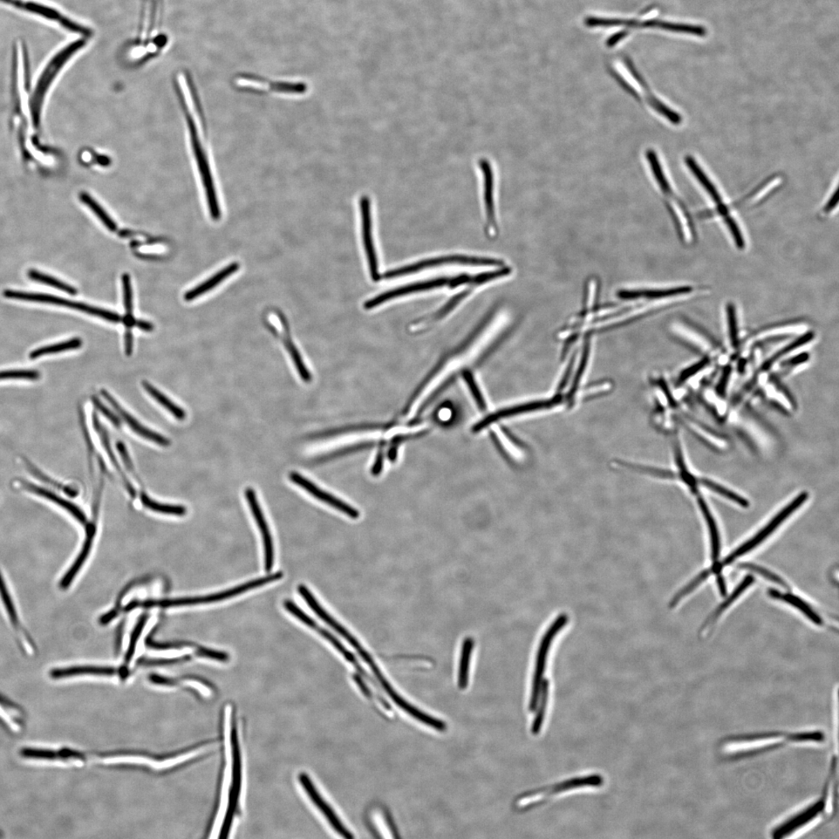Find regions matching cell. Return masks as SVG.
Here are the masks:
<instances>
[{"instance_id":"obj_1","label":"cell","mask_w":839,"mask_h":839,"mask_svg":"<svg viewBox=\"0 0 839 839\" xmlns=\"http://www.w3.org/2000/svg\"><path fill=\"white\" fill-rule=\"evenodd\" d=\"M177 98L182 109L184 121L188 129L190 153L197 179L206 200L209 213L215 221L222 216L220 197L218 193L213 166H211L206 120L199 94L192 78L186 73H181L176 78Z\"/></svg>"},{"instance_id":"obj_2","label":"cell","mask_w":839,"mask_h":839,"mask_svg":"<svg viewBox=\"0 0 839 839\" xmlns=\"http://www.w3.org/2000/svg\"><path fill=\"white\" fill-rule=\"evenodd\" d=\"M827 741L826 733L822 729L773 730L728 734L723 736L717 746L723 760L735 762L789 747L822 746Z\"/></svg>"},{"instance_id":"obj_3","label":"cell","mask_w":839,"mask_h":839,"mask_svg":"<svg viewBox=\"0 0 839 839\" xmlns=\"http://www.w3.org/2000/svg\"><path fill=\"white\" fill-rule=\"evenodd\" d=\"M837 792L838 758L833 755L820 794L776 822L769 831V837L773 839L800 837L820 828L836 815Z\"/></svg>"},{"instance_id":"obj_4","label":"cell","mask_w":839,"mask_h":839,"mask_svg":"<svg viewBox=\"0 0 839 839\" xmlns=\"http://www.w3.org/2000/svg\"><path fill=\"white\" fill-rule=\"evenodd\" d=\"M625 63V65L617 64L613 67V75H615L621 86H623L640 104L651 109L661 119L673 126L681 125L683 121L682 116L652 91L651 87L628 61Z\"/></svg>"},{"instance_id":"obj_5","label":"cell","mask_w":839,"mask_h":839,"mask_svg":"<svg viewBox=\"0 0 839 839\" xmlns=\"http://www.w3.org/2000/svg\"><path fill=\"white\" fill-rule=\"evenodd\" d=\"M645 160L679 234L681 236L691 235L693 233V225L690 214L683 201L675 192L658 153L652 149L646 150Z\"/></svg>"},{"instance_id":"obj_6","label":"cell","mask_w":839,"mask_h":839,"mask_svg":"<svg viewBox=\"0 0 839 839\" xmlns=\"http://www.w3.org/2000/svg\"><path fill=\"white\" fill-rule=\"evenodd\" d=\"M86 45L85 38L74 40L61 50L45 68V70L38 79L31 100L32 122L36 128H38L40 126V115H42L45 98L54 79L74 54L83 50Z\"/></svg>"},{"instance_id":"obj_7","label":"cell","mask_w":839,"mask_h":839,"mask_svg":"<svg viewBox=\"0 0 839 839\" xmlns=\"http://www.w3.org/2000/svg\"><path fill=\"white\" fill-rule=\"evenodd\" d=\"M283 576V573L282 571H278L275 573V574H272L262 578L253 580V581L235 587L234 589L216 593V594L213 595L175 599L149 600V601L142 603L141 605L143 607H145V608H152V607L155 606L162 607V608H169V607L195 605L220 602L222 601V600H226L239 595H241L243 593L247 592L250 590L257 589L259 587L278 581V580H281Z\"/></svg>"},{"instance_id":"obj_8","label":"cell","mask_w":839,"mask_h":839,"mask_svg":"<svg viewBox=\"0 0 839 839\" xmlns=\"http://www.w3.org/2000/svg\"><path fill=\"white\" fill-rule=\"evenodd\" d=\"M232 730L231 733V746H232V777L231 786L229 789V801L226 816H225L223 824L220 830V838H227V834L233 824L234 817L237 812L239 801L241 794L242 787V765L241 756L240 750V743H239L237 729Z\"/></svg>"},{"instance_id":"obj_9","label":"cell","mask_w":839,"mask_h":839,"mask_svg":"<svg viewBox=\"0 0 839 839\" xmlns=\"http://www.w3.org/2000/svg\"><path fill=\"white\" fill-rule=\"evenodd\" d=\"M3 294L4 297L11 299L22 300V301L47 303L67 307V308L84 312L88 313V315L96 316L107 320V322L113 323H119L121 322V317L116 312L98 308V307L89 305L85 303L70 301V300L61 298L57 296L42 294V293L24 292L13 290H5L3 291Z\"/></svg>"},{"instance_id":"obj_10","label":"cell","mask_w":839,"mask_h":839,"mask_svg":"<svg viewBox=\"0 0 839 839\" xmlns=\"http://www.w3.org/2000/svg\"><path fill=\"white\" fill-rule=\"evenodd\" d=\"M808 494L807 492L801 493L796 497L792 502L783 508L780 513L776 515L773 520L771 521L765 528H763L758 534L754 536L747 543H743L740 547L735 550L731 554L725 558V561L720 564L719 568L725 567L729 564H732L735 559L748 554V552L754 550L757 545L761 544L764 541L773 533V531L780 527V525L787 520V518L792 515L795 511L799 508L802 504L807 501Z\"/></svg>"},{"instance_id":"obj_11","label":"cell","mask_w":839,"mask_h":839,"mask_svg":"<svg viewBox=\"0 0 839 839\" xmlns=\"http://www.w3.org/2000/svg\"><path fill=\"white\" fill-rule=\"evenodd\" d=\"M19 755L27 761L67 765H81L86 761L83 753L68 748L24 747Z\"/></svg>"},{"instance_id":"obj_12","label":"cell","mask_w":839,"mask_h":839,"mask_svg":"<svg viewBox=\"0 0 839 839\" xmlns=\"http://www.w3.org/2000/svg\"><path fill=\"white\" fill-rule=\"evenodd\" d=\"M465 264V265H497L501 262L494 260V259L466 257V256H448L437 258L428 259V260L423 261L418 263L406 266L398 269H394L385 273L383 278L391 279L401 276H405L413 273L425 270L429 268L436 267V266L443 264Z\"/></svg>"},{"instance_id":"obj_13","label":"cell","mask_w":839,"mask_h":839,"mask_svg":"<svg viewBox=\"0 0 839 839\" xmlns=\"http://www.w3.org/2000/svg\"><path fill=\"white\" fill-rule=\"evenodd\" d=\"M9 6L56 22L64 29L84 38L91 36V31L87 27L73 22L51 6L36 2H23L22 0H10Z\"/></svg>"},{"instance_id":"obj_14","label":"cell","mask_w":839,"mask_h":839,"mask_svg":"<svg viewBox=\"0 0 839 839\" xmlns=\"http://www.w3.org/2000/svg\"><path fill=\"white\" fill-rule=\"evenodd\" d=\"M299 782L300 784H301V786L307 796H308L312 803L315 805V807L319 810V812L324 816L325 819L331 824V826L334 829V831H336L338 834L344 838H352L353 836H352L351 832L347 830L345 828V824L340 822V819L338 817L337 814L334 812L330 805L327 803L322 795L319 794V791L315 787V784H313L312 781L309 778V776L305 773L300 775Z\"/></svg>"},{"instance_id":"obj_15","label":"cell","mask_w":839,"mask_h":839,"mask_svg":"<svg viewBox=\"0 0 839 839\" xmlns=\"http://www.w3.org/2000/svg\"><path fill=\"white\" fill-rule=\"evenodd\" d=\"M359 207L361 215V226H363V241L368 265H370V275L372 281L377 282L380 281L381 276L379 272L376 250H375L372 240L371 202L370 197L368 196L361 197L359 201Z\"/></svg>"},{"instance_id":"obj_16","label":"cell","mask_w":839,"mask_h":839,"mask_svg":"<svg viewBox=\"0 0 839 839\" xmlns=\"http://www.w3.org/2000/svg\"><path fill=\"white\" fill-rule=\"evenodd\" d=\"M245 497L251 509V513L255 518L259 530H260L262 535L264 547V567L265 570L269 572L273 568V564H274L275 554L269 524L265 520L255 490L250 487L245 489Z\"/></svg>"},{"instance_id":"obj_17","label":"cell","mask_w":839,"mask_h":839,"mask_svg":"<svg viewBox=\"0 0 839 839\" xmlns=\"http://www.w3.org/2000/svg\"><path fill=\"white\" fill-rule=\"evenodd\" d=\"M289 479L292 482L296 483V485L302 487L313 497H315L317 499L328 504V506L333 508L338 509L340 513L347 515L353 518V520H357L359 517L360 514L357 509L354 508L349 504L338 499V497L326 492L325 490L319 488L316 486V484L307 480L301 474L296 472H291L289 474Z\"/></svg>"},{"instance_id":"obj_18","label":"cell","mask_w":839,"mask_h":839,"mask_svg":"<svg viewBox=\"0 0 839 839\" xmlns=\"http://www.w3.org/2000/svg\"><path fill=\"white\" fill-rule=\"evenodd\" d=\"M284 607L286 610L292 614V615L294 616L300 621H302L304 624L310 627L312 630L317 632L320 636H322L326 640H328L329 642L332 644L333 646L335 647L341 654H342L347 660H349V663L356 667V670L361 672V674L363 675L366 673L363 667L358 664L356 658L354 657L349 650H347L345 646L341 644L335 637L317 624L315 620L311 619L308 615H307V614L300 610L298 607L294 604V603L289 601V600H286V601L284 602Z\"/></svg>"},{"instance_id":"obj_19","label":"cell","mask_w":839,"mask_h":839,"mask_svg":"<svg viewBox=\"0 0 839 839\" xmlns=\"http://www.w3.org/2000/svg\"><path fill=\"white\" fill-rule=\"evenodd\" d=\"M450 281H451V278H436V279H433V280H430V281L414 283L411 285L404 286V287H400V288L395 289L393 290L388 291L386 292L383 293V294H380V295L377 296V297H375L370 300H368V301L365 303L364 308L365 310H371L373 308H376L377 306L380 305L381 304H383L386 302L390 301V300L393 299L395 298L410 295L414 292H422V291H427V290H431V289H439V288L444 287V286H446V285H449Z\"/></svg>"},{"instance_id":"obj_20","label":"cell","mask_w":839,"mask_h":839,"mask_svg":"<svg viewBox=\"0 0 839 839\" xmlns=\"http://www.w3.org/2000/svg\"><path fill=\"white\" fill-rule=\"evenodd\" d=\"M101 395H103V398L114 408V410L121 415V417L123 418V420L126 422V424L133 430L135 433L141 436L142 438L151 441L156 445L165 447L170 445V441L165 438V436H162L158 432H155L152 431V430H149L144 425H141L137 420L133 418V416L124 410V409L120 406L119 402L116 401L112 395L107 391L102 390Z\"/></svg>"},{"instance_id":"obj_21","label":"cell","mask_w":839,"mask_h":839,"mask_svg":"<svg viewBox=\"0 0 839 839\" xmlns=\"http://www.w3.org/2000/svg\"><path fill=\"white\" fill-rule=\"evenodd\" d=\"M685 163L688 170L691 172L693 176L697 180L702 188L705 190L706 193L715 204L713 209H720V207L724 208L726 206L727 204L725 202L724 199H723L718 188L704 172V170L702 169L697 161L693 156H686Z\"/></svg>"},{"instance_id":"obj_22","label":"cell","mask_w":839,"mask_h":839,"mask_svg":"<svg viewBox=\"0 0 839 839\" xmlns=\"http://www.w3.org/2000/svg\"><path fill=\"white\" fill-rule=\"evenodd\" d=\"M95 534H96V527H95V525L93 524H89L83 548H82L80 554L77 557L76 561L73 564L71 568L68 570L59 582V587L61 590H66L69 588L74 578L76 577L79 571L83 567L89 554H90Z\"/></svg>"},{"instance_id":"obj_23","label":"cell","mask_w":839,"mask_h":839,"mask_svg":"<svg viewBox=\"0 0 839 839\" xmlns=\"http://www.w3.org/2000/svg\"><path fill=\"white\" fill-rule=\"evenodd\" d=\"M0 600H1L6 612L8 613V619L13 628H15L17 633L22 634L23 637L27 640V643L29 644L32 650L33 648L32 639L29 635V633H27L22 628L15 604L13 603L8 586L6 584L1 570H0Z\"/></svg>"},{"instance_id":"obj_24","label":"cell","mask_w":839,"mask_h":839,"mask_svg":"<svg viewBox=\"0 0 839 839\" xmlns=\"http://www.w3.org/2000/svg\"><path fill=\"white\" fill-rule=\"evenodd\" d=\"M692 291L693 288L688 287V286L668 289L621 290L619 292L618 296L620 298L625 299H633L638 298L659 299L686 295L688 294V293H691Z\"/></svg>"},{"instance_id":"obj_25","label":"cell","mask_w":839,"mask_h":839,"mask_svg":"<svg viewBox=\"0 0 839 839\" xmlns=\"http://www.w3.org/2000/svg\"><path fill=\"white\" fill-rule=\"evenodd\" d=\"M118 671L113 667L95 666H75L56 667L50 671V677L54 680L69 679L80 675H112Z\"/></svg>"},{"instance_id":"obj_26","label":"cell","mask_w":839,"mask_h":839,"mask_svg":"<svg viewBox=\"0 0 839 839\" xmlns=\"http://www.w3.org/2000/svg\"><path fill=\"white\" fill-rule=\"evenodd\" d=\"M483 177L484 202H485L487 222L491 227H496L494 204V174L487 160L480 161Z\"/></svg>"},{"instance_id":"obj_27","label":"cell","mask_w":839,"mask_h":839,"mask_svg":"<svg viewBox=\"0 0 839 839\" xmlns=\"http://www.w3.org/2000/svg\"><path fill=\"white\" fill-rule=\"evenodd\" d=\"M0 720L11 731L20 732L24 727V713L22 709L0 695Z\"/></svg>"},{"instance_id":"obj_28","label":"cell","mask_w":839,"mask_h":839,"mask_svg":"<svg viewBox=\"0 0 839 839\" xmlns=\"http://www.w3.org/2000/svg\"><path fill=\"white\" fill-rule=\"evenodd\" d=\"M239 268H240V265H239L237 263L229 264L226 269H224L220 272L216 273V274L213 277L209 278L208 281L203 282L199 286H197V287L195 289L188 292L186 296H184V299H186V301H192V300L196 298L197 297L204 294V293H206L209 290L215 288L216 286L221 283L223 280L233 275L234 273L239 270Z\"/></svg>"},{"instance_id":"obj_29","label":"cell","mask_w":839,"mask_h":839,"mask_svg":"<svg viewBox=\"0 0 839 839\" xmlns=\"http://www.w3.org/2000/svg\"><path fill=\"white\" fill-rule=\"evenodd\" d=\"M647 27H654V29H660L671 32L686 33V35H692L699 37H704L706 36L707 31L704 27L693 24H678L672 22H663V20H651L644 24Z\"/></svg>"},{"instance_id":"obj_30","label":"cell","mask_w":839,"mask_h":839,"mask_svg":"<svg viewBox=\"0 0 839 839\" xmlns=\"http://www.w3.org/2000/svg\"><path fill=\"white\" fill-rule=\"evenodd\" d=\"M769 595L773 598L780 600V601L793 605L795 608L802 612L809 619L812 621L815 624L818 626L823 624V620L819 615L799 597L790 594H783V593L774 589L769 590Z\"/></svg>"},{"instance_id":"obj_31","label":"cell","mask_w":839,"mask_h":839,"mask_svg":"<svg viewBox=\"0 0 839 839\" xmlns=\"http://www.w3.org/2000/svg\"><path fill=\"white\" fill-rule=\"evenodd\" d=\"M26 487L27 489H29V490L32 491L33 493H36L40 496H43V497H45V499H49V500L53 501L54 503H56L60 507L65 508L66 511H69V513H71L75 517H76L77 520L81 524H85L86 523V515H84V513H83V511H82L77 506H75V504H73V503L63 499H61L60 497L50 492V491L43 489V488L36 487V486L33 485V484H27Z\"/></svg>"},{"instance_id":"obj_32","label":"cell","mask_w":839,"mask_h":839,"mask_svg":"<svg viewBox=\"0 0 839 839\" xmlns=\"http://www.w3.org/2000/svg\"><path fill=\"white\" fill-rule=\"evenodd\" d=\"M80 202L90 209L92 213L98 217V219L105 225V226L112 232L118 230L117 224L114 222L110 215L108 214L105 209L94 197L88 192H81L79 195Z\"/></svg>"},{"instance_id":"obj_33","label":"cell","mask_w":839,"mask_h":839,"mask_svg":"<svg viewBox=\"0 0 839 839\" xmlns=\"http://www.w3.org/2000/svg\"><path fill=\"white\" fill-rule=\"evenodd\" d=\"M142 384L143 388H145L146 391L150 395H151V397L156 402H159V404L163 408H165L169 413L172 414L176 420L183 421L186 419V411H184L181 407L176 405L174 402L170 400L165 394L162 393L159 390H158V388H155L152 384H149L148 381H142Z\"/></svg>"},{"instance_id":"obj_34","label":"cell","mask_w":839,"mask_h":839,"mask_svg":"<svg viewBox=\"0 0 839 839\" xmlns=\"http://www.w3.org/2000/svg\"><path fill=\"white\" fill-rule=\"evenodd\" d=\"M94 427H95V428H96L97 432L99 433V434L100 436L102 444H103L105 451L107 453L109 458H110V460L112 462L114 467L115 468L116 470H117L118 473L121 476V480H122L123 483H124V484H125V487L128 491V493L129 494V495L132 496L133 497H135V490L134 487L133 486L132 483L129 482V481L128 480L127 476H126L125 473L123 472V470L121 469V468L120 467V464L119 463V461L117 460V459H116V457L112 451V449L111 448L110 442H109V439L107 438V433L105 431V428L99 424V422L98 421L97 419H95Z\"/></svg>"},{"instance_id":"obj_35","label":"cell","mask_w":839,"mask_h":839,"mask_svg":"<svg viewBox=\"0 0 839 839\" xmlns=\"http://www.w3.org/2000/svg\"><path fill=\"white\" fill-rule=\"evenodd\" d=\"M754 582L755 579L752 576L748 575L745 577L742 582L738 587H736L732 594L727 599L725 600V601L713 612L711 617L708 618L704 626H702V630H704L707 626L714 623L716 620L720 617L721 614L724 612L728 608V607L731 605L735 601V600L738 598L742 594V593L745 591Z\"/></svg>"},{"instance_id":"obj_36","label":"cell","mask_w":839,"mask_h":839,"mask_svg":"<svg viewBox=\"0 0 839 839\" xmlns=\"http://www.w3.org/2000/svg\"><path fill=\"white\" fill-rule=\"evenodd\" d=\"M474 647V639L467 637L464 640L462 646L458 678L459 686L461 688H465L468 686L470 658H471Z\"/></svg>"},{"instance_id":"obj_37","label":"cell","mask_w":839,"mask_h":839,"mask_svg":"<svg viewBox=\"0 0 839 839\" xmlns=\"http://www.w3.org/2000/svg\"><path fill=\"white\" fill-rule=\"evenodd\" d=\"M699 504L702 513L704 515L705 520L709 527V534H711L712 558L715 561L718 559L720 552V541L718 528L717 527V524H716L711 511H709L707 506V504L704 499H701V497L699 499Z\"/></svg>"},{"instance_id":"obj_38","label":"cell","mask_w":839,"mask_h":839,"mask_svg":"<svg viewBox=\"0 0 839 839\" xmlns=\"http://www.w3.org/2000/svg\"><path fill=\"white\" fill-rule=\"evenodd\" d=\"M814 336L815 335L812 332H808L804 333L803 335L801 336L800 338H798L792 341V342L790 344L783 347L781 350L775 353L774 356L769 358L766 363L762 365V370L766 371L769 370L771 366H773L777 361H779L783 357L786 356L789 353L793 352L797 349H799V347L809 343L810 340H813Z\"/></svg>"},{"instance_id":"obj_39","label":"cell","mask_w":839,"mask_h":839,"mask_svg":"<svg viewBox=\"0 0 839 839\" xmlns=\"http://www.w3.org/2000/svg\"><path fill=\"white\" fill-rule=\"evenodd\" d=\"M81 346V339L77 338H73L69 340L64 341V342L39 347V349L30 353L29 358L31 359H36L44 356H47V354L78 349Z\"/></svg>"},{"instance_id":"obj_40","label":"cell","mask_w":839,"mask_h":839,"mask_svg":"<svg viewBox=\"0 0 839 839\" xmlns=\"http://www.w3.org/2000/svg\"><path fill=\"white\" fill-rule=\"evenodd\" d=\"M27 276H29V278L33 282L52 286L53 288L69 293V294L72 296L77 294V290L73 288V286L61 282L56 278L43 274V273L38 271L29 270V272H27Z\"/></svg>"},{"instance_id":"obj_41","label":"cell","mask_w":839,"mask_h":839,"mask_svg":"<svg viewBox=\"0 0 839 839\" xmlns=\"http://www.w3.org/2000/svg\"><path fill=\"white\" fill-rule=\"evenodd\" d=\"M140 499L143 506L156 513L179 516L186 514V508L183 506L161 504L149 499L146 494H141Z\"/></svg>"},{"instance_id":"obj_42","label":"cell","mask_w":839,"mask_h":839,"mask_svg":"<svg viewBox=\"0 0 839 839\" xmlns=\"http://www.w3.org/2000/svg\"><path fill=\"white\" fill-rule=\"evenodd\" d=\"M548 698L549 683L548 681H547V680L544 679L541 688L540 695H538V699H541V702H537L538 704L536 708V709H537L536 717L534 721L533 727H531V731H533L534 734H538V732L541 731L545 717V709H547L548 704Z\"/></svg>"},{"instance_id":"obj_43","label":"cell","mask_w":839,"mask_h":839,"mask_svg":"<svg viewBox=\"0 0 839 839\" xmlns=\"http://www.w3.org/2000/svg\"><path fill=\"white\" fill-rule=\"evenodd\" d=\"M699 482L702 486L713 490V492L725 497L729 500L734 501L743 508H748L749 506V502L746 499H743V497L733 492V491L731 490L720 486V484L717 483H714L713 481L707 479H702L699 481Z\"/></svg>"},{"instance_id":"obj_44","label":"cell","mask_w":839,"mask_h":839,"mask_svg":"<svg viewBox=\"0 0 839 839\" xmlns=\"http://www.w3.org/2000/svg\"><path fill=\"white\" fill-rule=\"evenodd\" d=\"M285 346L287 347L290 356L292 358L293 363H294L296 365L300 377H301L305 383H310V381H312L311 374L309 370H307V368L304 364L303 360L301 356H300V353L296 349V347L292 342L290 340H285Z\"/></svg>"},{"instance_id":"obj_45","label":"cell","mask_w":839,"mask_h":839,"mask_svg":"<svg viewBox=\"0 0 839 839\" xmlns=\"http://www.w3.org/2000/svg\"><path fill=\"white\" fill-rule=\"evenodd\" d=\"M726 313L729 339L731 341L732 347H736L739 344V332L738 317H736V308L734 304L729 303L727 305Z\"/></svg>"},{"instance_id":"obj_46","label":"cell","mask_w":839,"mask_h":839,"mask_svg":"<svg viewBox=\"0 0 839 839\" xmlns=\"http://www.w3.org/2000/svg\"><path fill=\"white\" fill-rule=\"evenodd\" d=\"M711 572H713V570L702 572L701 574H700L697 577H695L690 584H688L685 588L681 589L672 598L670 603L671 608L677 606L682 599H683L688 594H690L691 592L697 589L702 582H704L705 580L711 575Z\"/></svg>"},{"instance_id":"obj_47","label":"cell","mask_w":839,"mask_h":839,"mask_svg":"<svg viewBox=\"0 0 839 839\" xmlns=\"http://www.w3.org/2000/svg\"><path fill=\"white\" fill-rule=\"evenodd\" d=\"M739 568H743V569H747L748 570L755 572V573H756V574H759L762 577H765L766 579L769 580V581L780 585V587H782V588L789 589V587H788L787 584L785 582H784L783 580L780 577L775 575L774 573L771 572L766 568L760 567V566L755 565L753 564L745 563V564H740Z\"/></svg>"},{"instance_id":"obj_48","label":"cell","mask_w":839,"mask_h":839,"mask_svg":"<svg viewBox=\"0 0 839 839\" xmlns=\"http://www.w3.org/2000/svg\"><path fill=\"white\" fill-rule=\"evenodd\" d=\"M147 619H148L147 616L142 617V618L139 621L138 624L136 625V626L135 627V629L132 633L130 643H129V646H128L126 658H125L126 664H128L129 663H130V661L132 660V659L134 656L136 644H137L138 640L141 636V633H142L143 629H144Z\"/></svg>"},{"instance_id":"obj_49","label":"cell","mask_w":839,"mask_h":839,"mask_svg":"<svg viewBox=\"0 0 839 839\" xmlns=\"http://www.w3.org/2000/svg\"><path fill=\"white\" fill-rule=\"evenodd\" d=\"M123 295H124V305L126 315H133V299L131 278L128 274L122 275Z\"/></svg>"},{"instance_id":"obj_50","label":"cell","mask_w":839,"mask_h":839,"mask_svg":"<svg viewBox=\"0 0 839 839\" xmlns=\"http://www.w3.org/2000/svg\"><path fill=\"white\" fill-rule=\"evenodd\" d=\"M39 377V372L35 370H9L0 372V380L9 379L36 380Z\"/></svg>"},{"instance_id":"obj_51","label":"cell","mask_w":839,"mask_h":839,"mask_svg":"<svg viewBox=\"0 0 839 839\" xmlns=\"http://www.w3.org/2000/svg\"><path fill=\"white\" fill-rule=\"evenodd\" d=\"M709 363V359L705 357L700 360L699 363H695L690 367L686 368L682 371L679 377V384H683L684 381L695 376L698 372L704 370V368Z\"/></svg>"},{"instance_id":"obj_52","label":"cell","mask_w":839,"mask_h":839,"mask_svg":"<svg viewBox=\"0 0 839 839\" xmlns=\"http://www.w3.org/2000/svg\"><path fill=\"white\" fill-rule=\"evenodd\" d=\"M598 282L596 279H592L589 281L588 285V292L585 300V311L589 312L594 308L597 301L598 294Z\"/></svg>"},{"instance_id":"obj_53","label":"cell","mask_w":839,"mask_h":839,"mask_svg":"<svg viewBox=\"0 0 839 839\" xmlns=\"http://www.w3.org/2000/svg\"><path fill=\"white\" fill-rule=\"evenodd\" d=\"M732 372V368L730 365L725 366L724 370H723L721 377L718 381L717 388H716V391H717L718 394L720 395V397H724L726 393L727 386L730 378H731Z\"/></svg>"},{"instance_id":"obj_54","label":"cell","mask_w":839,"mask_h":839,"mask_svg":"<svg viewBox=\"0 0 839 839\" xmlns=\"http://www.w3.org/2000/svg\"><path fill=\"white\" fill-rule=\"evenodd\" d=\"M466 295H467L466 293H462V294H460V295L457 296L456 297L453 298L451 300V301H450L446 305L443 307V308L441 310H439V312L436 313V315H433L431 318V320L439 319H441V317L446 316L448 312L451 311L454 308V307L457 304L459 303V302L460 301L462 298H463Z\"/></svg>"},{"instance_id":"obj_55","label":"cell","mask_w":839,"mask_h":839,"mask_svg":"<svg viewBox=\"0 0 839 839\" xmlns=\"http://www.w3.org/2000/svg\"><path fill=\"white\" fill-rule=\"evenodd\" d=\"M93 402H94L95 407H96L98 410L105 416L106 418L110 420L115 426H120V420L116 417L112 412L109 411V409L102 404L99 400H98L96 398H93Z\"/></svg>"},{"instance_id":"obj_56","label":"cell","mask_w":839,"mask_h":839,"mask_svg":"<svg viewBox=\"0 0 839 839\" xmlns=\"http://www.w3.org/2000/svg\"><path fill=\"white\" fill-rule=\"evenodd\" d=\"M838 187L836 188L834 192H832L827 203L824 204L822 209V213L828 215L831 213L836 207L838 202Z\"/></svg>"},{"instance_id":"obj_57","label":"cell","mask_w":839,"mask_h":839,"mask_svg":"<svg viewBox=\"0 0 839 839\" xmlns=\"http://www.w3.org/2000/svg\"><path fill=\"white\" fill-rule=\"evenodd\" d=\"M809 357V354L804 352L784 361L783 365L785 367L799 365L806 363Z\"/></svg>"},{"instance_id":"obj_58","label":"cell","mask_w":839,"mask_h":839,"mask_svg":"<svg viewBox=\"0 0 839 839\" xmlns=\"http://www.w3.org/2000/svg\"><path fill=\"white\" fill-rule=\"evenodd\" d=\"M132 328H127L125 333L126 353L128 356H132L133 350V335Z\"/></svg>"},{"instance_id":"obj_59","label":"cell","mask_w":839,"mask_h":839,"mask_svg":"<svg viewBox=\"0 0 839 839\" xmlns=\"http://www.w3.org/2000/svg\"><path fill=\"white\" fill-rule=\"evenodd\" d=\"M383 462H384V455H383V453L379 452L377 455L376 462H375L374 466L372 469V475L377 476L381 473V469H383Z\"/></svg>"},{"instance_id":"obj_60","label":"cell","mask_w":839,"mask_h":839,"mask_svg":"<svg viewBox=\"0 0 839 839\" xmlns=\"http://www.w3.org/2000/svg\"><path fill=\"white\" fill-rule=\"evenodd\" d=\"M135 326L139 327L142 331H152L153 330V326L151 324L143 322V320H136Z\"/></svg>"},{"instance_id":"obj_61","label":"cell","mask_w":839,"mask_h":839,"mask_svg":"<svg viewBox=\"0 0 839 839\" xmlns=\"http://www.w3.org/2000/svg\"><path fill=\"white\" fill-rule=\"evenodd\" d=\"M718 588L720 590V595H722L723 596H725L727 593V588H726L725 579H724V577H723L721 576L720 574H718Z\"/></svg>"}]
</instances>
